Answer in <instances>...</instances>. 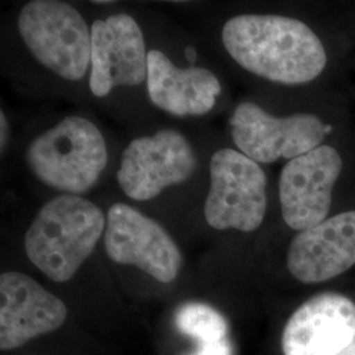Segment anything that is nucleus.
Returning a JSON list of instances; mask_svg holds the SVG:
<instances>
[{
  "label": "nucleus",
  "mask_w": 355,
  "mask_h": 355,
  "mask_svg": "<svg viewBox=\"0 0 355 355\" xmlns=\"http://www.w3.org/2000/svg\"><path fill=\"white\" fill-rule=\"evenodd\" d=\"M223 42L243 69L283 85L308 83L327 66V53L316 33L287 16H234L223 28Z\"/></svg>",
  "instance_id": "obj_1"
},
{
  "label": "nucleus",
  "mask_w": 355,
  "mask_h": 355,
  "mask_svg": "<svg viewBox=\"0 0 355 355\" xmlns=\"http://www.w3.org/2000/svg\"><path fill=\"white\" fill-rule=\"evenodd\" d=\"M102 209L78 195H61L45 204L24 239L28 259L49 279L64 283L94 252L105 232Z\"/></svg>",
  "instance_id": "obj_2"
},
{
  "label": "nucleus",
  "mask_w": 355,
  "mask_h": 355,
  "mask_svg": "<svg viewBox=\"0 0 355 355\" xmlns=\"http://www.w3.org/2000/svg\"><path fill=\"white\" fill-rule=\"evenodd\" d=\"M26 165L48 187L85 193L107 166L108 153L101 130L85 117H64L28 146Z\"/></svg>",
  "instance_id": "obj_3"
},
{
  "label": "nucleus",
  "mask_w": 355,
  "mask_h": 355,
  "mask_svg": "<svg viewBox=\"0 0 355 355\" xmlns=\"http://www.w3.org/2000/svg\"><path fill=\"white\" fill-rule=\"evenodd\" d=\"M28 51L57 76L79 80L91 62V29L82 15L64 1L33 0L17 19Z\"/></svg>",
  "instance_id": "obj_4"
},
{
  "label": "nucleus",
  "mask_w": 355,
  "mask_h": 355,
  "mask_svg": "<svg viewBox=\"0 0 355 355\" xmlns=\"http://www.w3.org/2000/svg\"><path fill=\"white\" fill-rule=\"evenodd\" d=\"M211 189L204 216L217 230L253 232L263 223L267 209V179L263 170L243 153L216 152L209 164Z\"/></svg>",
  "instance_id": "obj_5"
},
{
  "label": "nucleus",
  "mask_w": 355,
  "mask_h": 355,
  "mask_svg": "<svg viewBox=\"0 0 355 355\" xmlns=\"http://www.w3.org/2000/svg\"><path fill=\"white\" fill-rule=\"evenodd\" d=\"M230 127L236 146L257 164L291 161L321 146L327 135V127L315 114L275 117L250 102L237 105Z\"/></svg>",
  "instance_id": "obj_6"
},
{
  "label": "nucleus",
  "mask_w": 355,
  "mask_h": 355,
  "mask_svg": "<svg viewBox=\"0 0 355 355\" xmlns=\"http://www.w3.org/2000/svg\"><path fill=\"white\" fill-rule=\"evenodd\" d=\"M196 166L198 159L187 139L177 130L164 129L128 145L117 180L130 199L146 202L167 187L189 180Z\"/></svg>",
  "instance_id": "obj_7"
},
{
  "label": "nucleus",
  "mask_w": 355,
  "mask_h": 355,
  "mask_svg": "<svg viewBox=\"0 0 355 355\" xmlns=\"http://www.w3.org/2000/svg\"><path fill=\"white\" fill-rule=\"evenodd\" d=\"M104 246L114 263L139 267L161 283L177 279L182 267V253L165 228L127 204L110 208Z\"/></svg>",
  "instance_id": "obj_8"
},
{
  "label": "nucleus",
  "mask_w": 355,
  "mask_h": 355,
  "mask_svg": "<svg viewBox=\"0 0 355 355\" xmlns=\"http://www.w3.org/2000/svg\"><path fill=\"white\" fill-rule=\"evenodd\" d=\"M343 165L340 153L328 145L286 164L280 174L279 200L282 216L290 228L303 232L327 220Z\"/></svg>",
  "instance_id": "obj_9"
},
{
  "label": "nucleus",
  "mask_w": 355,
  "mask_h": 355,
  "mask_svg": "<svg viewBox=\"0 0 355 355\" xmlns=\"http://www.w3.org/2000/svg\"><path fill=\"white\" fill-rule=\"evenodd\" d=\"M146 79L148 53L137 21L125 13L94 21L91 26V92L104 98L114 87L137 86Z\"/></svg>",
  "instance_id": "obj_10"
},
{
  "label": "nucleus",
  "mask_w": 355,
  "mask_h": 355,
  "mask_svg": "<svg viewBox=\"0 0 355 355\" xmlns=\"http://www.w3.org/2000/svg\"><path fill=\"white\" fill-rule=\"evenodd\" d=\"M67 308L31 277L16 271L0 277V349L8 352L61 328Z\"/></svg>",
  "instance_id": "obj_11"
},
{
  "label": "nucleus",
  "mask_w": 355,
  "mask_h": 355,
  "mask_svg": "<svg viewBox=\"0 0 355 355\" xmlns=\"http://www.w3.org/2000/svg\"><path fill=\"white\" fill-rule=\"evenodd\" d=\"M355 340V304L325 292L300 305L282 334L284 355H338Z\"/></svg>",
  "instance_id": "obj_12"
},
{
  "label": "nucleus",
  "mask_w": 355,
  "mask_h": 355,
  "mask_svg": "<svg viewBox=\"0 0 355 355\" xmlns=\"http://www.w3.org/2000/svg\"><path fill=\"white\" fill-rule=\"evenodd\" d=\"M355 265V211L324 220L291 242L287 267L302 283L333 279Z\"/></svg>",
  "instance_id": "obj_13"
},
{
  "label": "nucleus",
  "mask_w": 355,
  "mask_h": 355,
  "mask_svg": "<svg viewBox=\"0 0 355 355\" xmlns=\"http://www.w3.org/2000/svg\"><path fill=\"white\" fill-rule=\"evenodd\" d=\"M146 83L153 104L174 116L207 114L221 92L214 73L203 67H177L157 49L148 53Z\"/></svg>",
  "instance_id": "obj_14"
},
{
  "label": "nucleus",
  "mask_w": 355,
  "mask_h": 355,
  "mask_svg": "<svg viewBox=\"0 0 355 355\" xmlns=\"http://www.w3.org/2000/svg\"><path fill=\"white\" fill-rule=\"evenodd\" d=\"M177 329L196 340L198 343H216L228 338V322L225 318L203 303L183 304L175 313Z\"/></svg>",
  "instance_id": "obj_15"
},
{
  "label": "nucleus",
  "mask_w": 355,
  "mask_h": 355,
  "mask_svg": "<svg viewBox=\"0 0 355 355\" xmlns=\"http://www.w3.org/2000/svg\"><path fill=\"white\" fill-rule=\"evenodd\" d=\"M190 355H233V350L227 338L216 343H198V349Z\"/></svg>",
  "instance_id": "obj_16"
},
{
  "label": "nucleus",
  "mask_w": 355,
  "mask_h": 355,
  "mask_svg": "<svg viewBox=\"0 0 355 355\" xmlns=\"http://www.w3.org/2000/svg\"><path fill=\"white\" fill-rule=\"evenodd\" d=\"M0 125H1V150L4 149V145H6V141H7V136H8V124H7V119H6V114L4 112H0Z\"/></svg>",
  "instance_id": "obj_17"
},
{
  "label": "nucleus",
  "mask_w": 355,
  "mask_h": 355,
  "mask_svg": "<svg viewBox=\"0 0 355 355\" xmlns=\"http://www.w3.org/2000/svg\"><path fill=\"white\" fill-rule=\"evenodd\" d=\"M184 54H186V58L189 60V62H190V64H193V62L196 61L198 54H196V51H195L192 46H187V48H186V51H184Z\"/></svg>",
  "instance_id": "obj_18"
},
{
  "label": "nucleus",
  "mask_w": 355,
  "mask_h": 355,
  "mask_svg": "<svg viewBox=\"0 0 355 355\" xmlns=\"http://www.w3.org/2000/svg\"><path fill=\"white\" fill-rule=\"evenodd\" d=\"M338 355H355V340L353 341L352 345H349L343 353H340Z\"/></svg>",
  "instance_id": "obj_19"
},
{
  "label": "nucleus",
  "mask_w": 355,
  "mask_h": 355,
  "mask_svg": "<svg viewBox=\"0 0 355 355\" xmlns=\"http://www.w3.org/2000/svg\"><path fill=\"white\" fill-rule=\"evenodd\" d=\"M94 4H114V1H111V0H98V1H92Z\"/></svg>",
  "instance_id": "obj_20"
}]
</instances>
